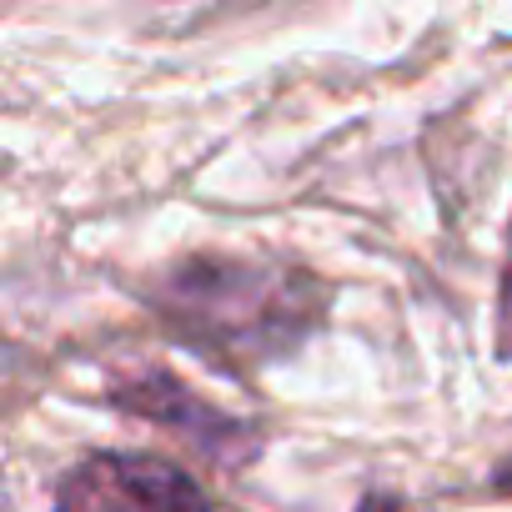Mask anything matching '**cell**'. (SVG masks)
Wrapping results in <instances>:
<instances>
[{"mask_svg": "<svg viewBox=\"0 0 512 512\" xmlns=\"http://www.w3.org/2000/svg\"><path fill=\"white\" fill-rule=\"evenodd\" d=\"M502 337L512 347V262H507V282H502Z\"/></svg>", "mask_w": 512, "mask_h": 512, "instance_id": "obj_3", "label": "cell"}, {"mask_svg": "<svg viewBox=\"0 0 512 512\" xmlns=\"http://www.w3.org/2000/svg\"><path fill=\"white\" fill-rule=\"evenodd\" d=\"M497 482H502V487H507V492H512V457H507V462H502V467H497Z\"/></svg>", "mask_w": 512, "mask_h": 512, "instance_id": "obj_4", "label": "cell"}, {"mask_svg": "<svg viewBox=\"0 0 512 512\" xmlns=\"http://www.w3.org/2000/svg\"><path fill=\"white\" fill-rule=\"evenodd\" d=\"M161 297L171 317H181V327L226 352H277L297 342L322 307L307 277L292 282L287 272L216 262V256H196L181 272H171Z\"/></svg>", "mask_w": 512, "mask_h": 512, "instance_id": "obj_1", "label": "cell"}, {"mask_svg": "<svg viewBox=\"0 0 512 512\" xmlns=\"http://www.w3.org/2000/svg\"><path fill=\"white\" fill-rule=\"evenodd\" d=\"M61 512H211L206 497L156 457H91L66 477Z\"/></svg>", "mask_w": 512, "mask_h": 512, "instance_id": "obj_2", "label": "cell"}]
</instances>
